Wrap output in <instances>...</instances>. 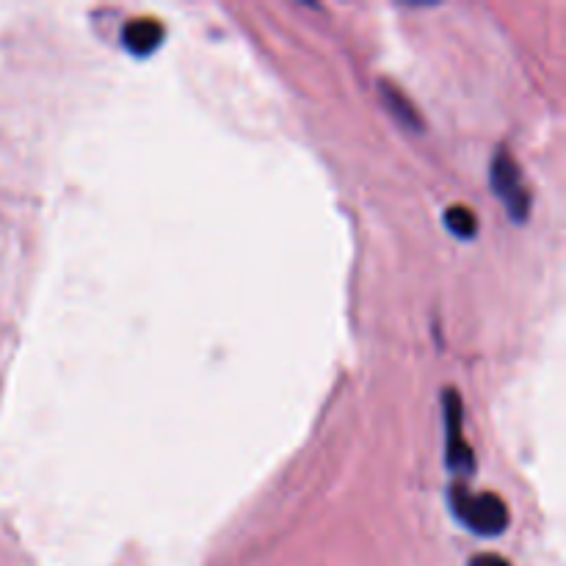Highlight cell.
I'll use <instances>...</instances> for the list:
<instances>
[{"label":"cell","mask_w":566,"mask_h":566,"mask_svg":"<svg viewBox=\"0 0 566 566\" xmlns=\"http://www.w3.org/2000/svg\"><path fill=\"white\" fill-rule=\"evenodd\" d=\"M451 506L459 523L473 534L497 536L509 528V509L495 492H470L468 486L457 484L451 490Z\"/></svg>","instance_id":"obj_1"},{"label":"cell","mask_w":566,"mask_h":566,"mask_svg":"<svg viewBox=\"0 0 566 566\" xmlns=\"http://www.w3.org/2000/svg\"><path fill=\"white\" fill-rule=\"evenodd\" d=\"M492 191L497 193V199H503L509 216H512L517 224H523L528 219L531 210V197L525 191L523 171H520L517 160L512 158L509 149H497L495 160H492Z\"/></svg>","instance_id":"obj_2"},{"label":"cell","mask_w":566,"mask_h":566,"mask_svg":"<svg viewBox=\"0 0 566 566\" xmlns=\"http://www.w3.org/2000/svg\"><path fill=\"white\" fill-rule=\"evenodd\" d=\"M446 431H448V468L457 475H473L475 457L473 448L464 440L462 426V398L459 392H446Z\"/></svg>","instance_id":"obj_3"},{"label":"cell","mask_w":566,"mask_h":566,"mask_svg":"<svg viewBox=\"0 0 566 566\" xmlns=\"http://www.w3.org/2000/svg\"><path fill=\"white\" fill-rule=\"evenodd\" d=\"M164 36L166 31L158 20L138 17V20H130L125 25V31H122V44H125L127 53L144 59V55H153L155 50L164 44Z\"/></svg>","instance_id":"obj_4"},{"label":"cell","mask_w":566,"mask_h":566,"mask_svg":"<svg viewBox=\"0 0 566 566\" xmlns=\"http://www.w3.org/2000/svg\"><path fill=\"white\" fill-rule=\"evenodd\" d=\"M379 86H381L379 94H381V99H385L387 111H390V114L396 116V119L401 122V125L407 127V130H415V133L423 130V119H420V114H418V111H415V105L409 103V99L403 97L401 92H398L396 83L381 81Z\"/></svg>","instance_id":"obj_5"},{"label":"cell","mask_w":566,"mask_h":566,"mask_svg":"<svg viewBox=\"0 0 566 566\" xmlns=\"http://www.w3.org/2000/svg\"><path fill=\"white\" fill-rule=\"evenodd\" d=\"M446 227L462 241H470L479 232V219H475L468 205H453V208L446 210Z\"/></svg>","instance_id":"obj_6"},{"label":"cell","mask_w":566,"mask_h":566,"mask_svg":"<svg viewBox=\"0 0 566 566\" xmlns=\"http://www.w3.org/2000/svg\"><path fill=\"white\" fill-rule=\"evenodd\" d=\"M470 566H512V564H509L506 558L490 556V553H486V556H475L473 562H470Z\"/></svg>","instance_id":"obj_7"}]
</instances>
